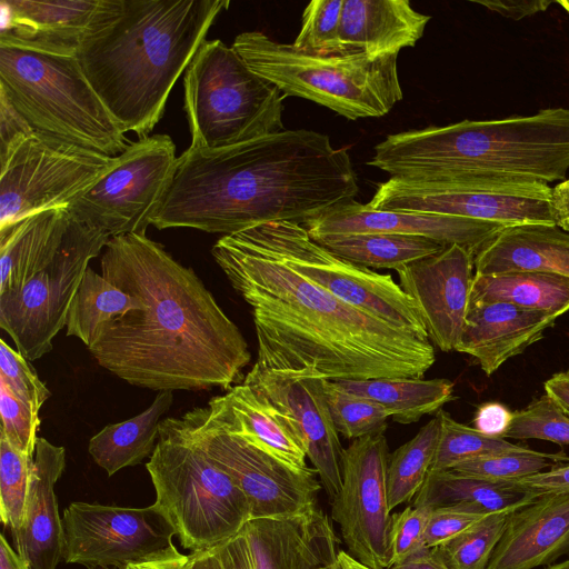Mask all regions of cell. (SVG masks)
<instances>
[{
    "label": "cell",
    "instance_id": "6",
    "mask_svg": "<svg viewBox=\"0 0 569 569\" xmlns=\"http://www.w3.org/2000/svg\"><path fill=\"white\" fill-rule=\"evenodd\" d=\"M0 91L37 132L110 157L129 146L76 54L0 41Z\"/></svg>",
    "mask_w": 569,
    "mask_h": 569
},
{
    "label": "cell",
    "instance_id": "8",
    "mask_svg": "<svg viewBox=\"0 0 569 569\" xmlns=\"http://www.w3.org/2000/svg\"><path fill=\"white\" fill-rule=\"evenodd\" d=\"M146 468L156 490L154 505L192 552L221 546L251 519L246 495L182 433L174 417L161 420Z\"/></svg>",
    "mask_w": 569,
    "mask_h": 569
},
{
    "label": "cell",
    "instance_id": "25",
    "mask_svg": "<svg viewBox=\"0 0 569 569\" xmlns=\"http://www.w3.org/2000/svg\"><path fill=\"white\" fill-rule=\"evenodd\" d=\"M569 553V492L547 495L508 515L488 569H533Z\"/></svg>",
    "mask_w": 569,
    "mask_h": 569
},
{
    "label": "cell",
    "instance_id": "43",
    "mask_svg": "<svg viewBox=\"0 0 569 569\" xmlns=\"http://www.w3.org/2000/svg\"><path fill=\"white\" fill-rule=\"evenodd\" d=\"M505 439H539L569 445V416L547 395L515 411Z\"/></svg>",
    "mask_w": 569,
    "mask_h": 569
},
{
    "label": "cell",
    "instance_id": "3",
    "mask_svg": "<svg viewBox=\"0 0 569 569\" xmlns=\"http://www.w3.org/2000/svg\"><path fill=\"white\" fill-rule=\"evenodd\" d=\"M358 192L346 149L326 133L282 130L220 148L190 146L150 224L229 236L272 221L303 223Z\"/></svg>",
    "mask_w": 569,
    "mask_h": 569
},
{
    "label": "cell",
    "instance_id": "14",
    "mask_svg": "<svg viewBox=\"0 0 569 569\" xmlns=\"http://www.w3.org/2000/svg\"><path fill=\"white\" fill-rule=\"evenodd\" d=\"M109 240L107 233L74 216L53 259L20 291L0 296V327L26 359L38 360L53 349V338L66 327L70 303L90 260Z\"/></svg>",
    "mask_w": 569,
    "mask_h": 569
},
{
    "label": "cell",
    "instance_id": "51",
    "mask_svg": "<svg viewBox=\"0 0 569 569\" xmlns=\"http://www.w3.org/2000/svg\"><path fill=\"white\" fill-rule=\"evenodd\" d=\"M214 549L222 569H256L244 529Z\"/></svg>",
    "mask_w": 569,
    "mask_h": 569
},
{
    "label": "cell",
    "instance_id": "36",
    "mask_svg": "<svg viewBox=\"0 0 569 569\" xmlns=\"http://www.w3.org/2000/svg\"><path fill=\"white\" fill-rule=\"evenodd\" d=\"M441 431L438 415L389 458L387 492L390 510L410 501L422 487L435 459Z\"/></svg>",
    "mask_w": 569,
    "mask_h": 569
},
{
    "label": "cell",
    "instance_id": "18",
    "mask_svg": "<svg viewBox=\"0 0 569 569\" xmlns=\"http://www.w3.org/2000/svg\"><path fill=\"white\" fill-rule=\"evenodd\" d=\"M327 381L309 369L271 370L256 363L242 380L291 420L321 486L333 500L342 485L345 448L328 407Z\"/></svg>",
    "mask_w": 569,
    "mask_h": 569
},
{
    "label": "cell",
    "instance_id": "26",
    "mask_svg": "<svg viewBox=\"0 0 569 569\" xmlns=\"http://www.w3.org/2000/svg\"><path fill=\"white\" fill-rule=\"evenodd\" d=\"M430 18L415 10L408 0H345L339 33L341 53L398 56L422 38Z\"/></svg>",
    "mask_w": 569,
    "mask_h": 569
},
{
    "label": "cell",
    "instance_id": "60",
    "mask_svg": "<svg viewBox=\"0 0 569 569\" xmlns=\"http://www.w3.org/2000/svg\"><path fill=\"white\" fill-rule=\"evenodd\" d=\"M546 569H569V559L558 563H553L547 567Z\"/></svg>",
    "mask_w": 569,
    "mask_h": 569
},
{
    "label": "cell",
    "instance_id": "55",
    "mask_svg": "<svg viewBox=\"0 0 569 569\" xmlns=\"http://www.w3.org/2000/svg\"><path fill=\"white\" fill-rule=\"evenodd\" d=\"M547 393L569 416V372L552 375L543 385Z\"/></svg>",
    "mask_w": 569,
    "mask_h": 569
},
{
    "label": "cell",
    "instance_id": "19",
    "mask_svg": "<svg viewBox=\"0 0 569 569\" xmlns=\"http://www.w3.org/2000/svg\"><path fill=\"white\" fill-rule=\"evenodd\" d=\"M475 252L448 244L397 270L399 286L416 306L430 342L456 349L470 303Z\"/></svg>",
    "mask_w": 569,
    "mask_h": 569
},
{
    "label": "cell",
    "instance_id": "53",
    "mask_svg": "<svg viewBox=\"0 0 569 569\" xmlns=\"http://www.w3.org/2000/svg\"><path fill=\"white\" fill-rule=\"evenodd\" d=\"M550 209L555 224L569 233V178L551 188Z\"/></svg>",
    "mask_w": 569,
    "mask_h": 569
},
{
    "label": "cell",
    "instance_id": "38",
    "mask_svg": "<svg viewBox=\"0 0 569 569\" xmlns=\"http://www.w3.org/2000/svg\"><path fill=\"white\" fill-rule=\"evenodd\" d=\"M566 463H569V456L563 451L549 453L528 448L522 451L468 460L449 470L492 482L507 483Z\"/></svg>",
    "mask_w": 569,
    "mask_h": 569
},
{
    "label": "cell",
    "instance_id": "7",
    "mask_svg": "<svg viewBox=\"0 0 569 569\" xmlns=\"http://www.w3.org/2000/svg\"><path fill=\"white\" fill-rule=\"evenodd\" d=\"M232 47L284 97L313 101L349 120L386 116L403 97L398 56L309 54L260 31L238 34Z\"/></svg>",
    "mask_w": 569,
    "mask_h": 569
},
{
    "label": "cell",
    "instance_id": "29",
    "mask_svg": "<svg viewBox=\"0 0 569 569\" xmlns=\"http://www.w3.org/2000/svg\"><path fill=\"white\" fill-rule=\"evenodd\" d=\"M73 219L67 207L56 208L0 232V296L20 291L53 259Z\"/></svg>",
    "mask_w": 569,
    "mask_h": 569
},
{
    "label": "cell",
    "instance_id": "58",
    "mask_svg": "<svg viewBox=\"0 0 569 569\" xmlns=\"http://www.w3.org/2000/svg\"><path fill=\"white\" fill-rule=\"evenodd\" d=\"M188 559L189 556L183 555L182 557L177 559L129 566L126 569H186Z\"/></svg>",
    "mask_w": 569,
    "mask_h": 569
},
{
    "label": "cell",
    "instance_id": "40",
    "mask_svg": "<svg viewBox=\"0 0 569 569\" xmlns=\"http://www.w3.org/2000/svg\"><path fill=\"white\" fill-rule=\"evenodd\" d=\"M508 513L497 512L435 547L449 569H488L491 556L500 541Z\"/></svg>",
    "mask_w": 569,
    "mask_h": 569
},
{
    "label": "cell",
    "instance_id": "27",
    "mask_svg": "<svg viewBox=\"0 0 569 569\" xmlns=\"http://www.w3.org/2000/svg\"><path fill=\"white\" fill-rule=\"evenodd\" d=\"M211 418L243 435L296 469L308 468L306 451L291 420L266 397L241 382L209 400Z\"/></svg>",
    "mask_w": 569,
    "mask_h": 569
},
{
    "label": "cell",
    "instance_id": "11",
    "mask_svg": "<svg viewBox=\"0 0 569 569\" xmlns=\"http://www.w3.org/2000/svg\"><path fill=\"white\" fill-rule=\"evenodd\" d=\"M247 230L287 266L341 301L429 339L416 306L391 274L333 254L299 222L272 221Z\"/></svg>",
    "mask_w": 569,
    "mask_h": 569
},
{
    "label": "cell",
    "instance_id": "10",
    "mask_svg": "<svg viewBox=\"0 0 569 569\" xmlns=\"http://www.w3.org/2000/svg\"><path fill=\"white\" fill-rule=\"evenodd\" d=\"M182 433L228 473L249 500L251 519L286 518L317 507L321 482L313 468L296 469L194 407L174 417Z\"/></svg>",
    "mask_w": 569,
    "mask_h": 569
},
{
    "label": "cell",
    "instance_id": "21",
    "mask_svg": "<svg viewBox=\"0 0 569 569\" xmlns=\"http://www.w3.org/2000/svg\"><path fill=\"white\" fill-rule=\"evenodd\" d=\"M256 569H317L338 560L340 539L320 508L244 526Z\"/></svg>",
    "mask_w": 569,
    "mask_h": 569
},
{
    "label": "cell",
    "instance_id": "59",
    "mask_svg": "<svg viewBox=\"0 0 569 569\" xmlns=\"http://www.w3.org/2000/svg\"><path fill=\"white\" fill-rule=\"evenodd\" d=\"M338 561L341 569H371L355 558H352L347 551L340 550L338 553Z\"/></svg>",
    "mask_w": 569,
    "mask_h": 569
},
{
    "label": "cell",
    "instance_id": "47",
    "mask_svg": "<svg viewBox=\"0 0 569 569\" xmlns=\"http://www.w3.org/2000/svg\"><path fill=\"white\" fill-rule=\"evenodd\" d=\"M488 515L467 505H448L430 510L426 531V547H438L457 537Z\"/></svg>",
    "mask_w": 569,
    "mask_h": 569
},
{
    "label": "cell",
    "instance_id": "49",
    "mask_svg": "<svg viewBox=\"0 0 569 569\" xmlns=\"http://www.w3.org/2000/svg\"><path fill=\"white\" fill-rule=\"evenodd\" d=\"M513 488L536 497L569 492V463L555 467L511 482Z\"/></svg>",
    "mask_w": 569,
    "mask_h": 569
},
{
    "label": "cell",
    "instance_id": "61",
    "mask_svg": "<svg viewBox=\"0 0 569 569\" xmlns=\"http://www.w3.org/2000/svg\"><path fill=\"white\" fill-rule=\"evenodd\" d=\"M317 569H341V568H340L339 561H338V560H336V561H333V562H331V563H328V565L321 566V567H319V568H317Z\"/></svg>",
    "mask_w": 569,
    "mask_h": 569
},
{
    "label": "cell",
    "instance_id": "1",
    "mask_svg": "<svg viewBox=\"0 0 569 569\" xmlns=\"http://www.w3.org/2000/svg\"><path fill=\"white\" fill-rule=\"evenodd\" d=\"M101 274L143 307L100 329L90 353L132 386L156 391L230 389L248 343L193 269L146 233L110 238Z\"/></svg>",
    "mask_w": 569,
    "mask_h": 569
},
{
    "label": "cell",
    "instance_id": "16",
    "mask_svg": "<svg viewBox=\"0 0 569 569\" xmlns=\"http://www.w3.org/2000/svg\"><path fill=\"white\" fill-rule=\"evenodd\" d=\"M62 527L63 560L88 569H126L183 556L173 543V527L154 503L132 508L72 502Z\"/></svg>",
    "mask_w": 569,
    "mask_h": 569
},
{
    "label": "cell",
    "instance_id": "5",
    "mask_svg": "<svg viewBox=\"0 0 569 569\" xmlns=\"http://www.w3.org/2000/svg\"><path fill=\"white\" fill-rule=\"evenodd\" d=\"M368 164L408 180L492 177L549 184L569 170V108L387 136Z\"/></svg>",
    "mask_w": 569,
    "mask_h": 569
},
{
    "label": "cell",
    "instance_id": "31",
    "mask_svg": "<svg viewBox=\"0 0 569 569\" xmlns=\"http://www.w3.org/2000/svg\"><path fill=\"white\" fill-rule=\"evenodd\" d=\"M537 498L532 493L513 488L509 483L460 475L452 470L429 471L416 495V507L430 509L448 505H467L483 515L511 513Z\"/></svg>",
    "mask_w": 569,
    "mask_h": 569
},
{
    "label": "cell",
    "instance_id": "34",
    "mask_svg": "<svg viewBox=\"0 0 569 569\" xmlns=\"http://www.w3.org/2000/svg\"><path fill=\"white\" fill-rule=\"evenodd\" d=\"M312 239L333 254L358 266L396 271L447 246L425 237L395 233L328 234Z\"/></svg>",
    "mask_w": 569,
    "mask_h": 569
},
{
    "label": "cell",
    "instance_id": "23",
    "mask_svg": "<svg viewBox=\"0 0 569 569\" xmlns=\"http://www.w3.org/2000/svg\"><path fill=\"white\" fill-rule=\"evenodd\" d=\"M557 317L506 302L469 303L456 351L473 357L487 376L543 337Z\"/></svg>",
    "mask_w": 569,
    "mask_h": 569
},
{
    "label": "cell",
    "instance_id": "45",
    "mask_svg": "<svg viewBox=\"0 0 569 569\" xmlns=\"http://www.w3.org/2000/svg\"><path fill=\"white\" fill-rule=\"evenodd\" d=\"M0 380L38 415L42 405L51 396L29 360L3 339L0 340Z\"/></svg>",
    "mask_w": 569,
    "mask_h": 569
},
{
    "label": "cell",
    "instance_id": "2",
    "mask_svg": "<svg viewBox=\"0 0 569 569\" xmlns=\"http://www.w3.org/2000/svg\"><path fill=\"white\" fill-rule=\"evenodd\" d=\"M211 253L252 309L259 367L309 369L329 381H357L422 378L435 363L429 339L341 301L247 229L222 236Z\"/></svg>",
    "mask_w": 569,
    "mask_h": 569
},
{
    "label": "cell",
    "instance_id": "44",
    "mask_svg": "<svg viewBox=\"0 0 569 569\" xmlns=\"http://www.w3.org/2000/svg\"><path fill=\"white\" fill-rule=\"evenodd\" d=\"M0 438H4L13 448L33 458L40 426L39 415L17 398L2 380H0Z\"/></svg>",
    "mask_w": 569,
    "mask_h": 569
},
{
    "label": "cell",
    "instance_id": "50",
    "mask_svg": "<svg viewBox=\"0 0 569 569\" xmlns=\"http://www.w3.org/2000/svg\"><path fill=\"white\" fill-rule=\"evenodd\" d=\"M513 412L500 402H486L478 407L475 418L473 428L481 433L503 438L508 431Z\"/></svg>",
    "mask_w": 569,
    "mask_h": 569
},
{
    "label": "cell",
    "instance_id": "33",
    "mask_svg": "<svg viewBox=\"0 0 569 569\" xmlns=\"http://www.w3.org/2000/svg\"><path fill=\"white\" fill-rule=\"evenodd\" d=\"M340 388L382 405L393 421L409 425L437 412L453 399V382L446 378H382L335 381Z\"/></svg>",
    "mask_w": 569,
    "mask_h": 569
},
{
    "label": "cell",
    "instance_id": "24",
    "mask_svg": "<svg viewBox=\"0 0 569 569\" xmlns=\"http://www.w3.org/2000/svg\"><path fill=\"white\" fill-rule=\"evenodd\" d=\"M103 0H1L0 41L62 54L77 50Z\"/></svg>",
    "mask_w": 569,
    "mask_h": 569
},
{
    "label": "cell",
    "instance_id": "15",
    "mask_svg": "<svg viewBox=\"0 0 569 569\" xmlns=\"http://www.w3.org/2000/svg\"><path fill=\"white\" fill-rule=\"evenodd\" d=\"M178 157L172 139L152 134L129 143L111 168L67 208L110 238L146 233Z\"/></svg>",
    "mask_w": 569,
    "mask_h": 569
},
{
    "label": "cell",
    "instance_id": "54",
    "mask_svg": "<svg viewBox=\"0 0 569 569\" xmlns=\"http://www.w3.org/2000/svg\"><path fill=\"white\" fill-rule=\"evenodd\" d=\"M391 569H449L435 547H423Z\"/></svg>",
    "mask_w": 569,
    "mask_h": 569
},
{
    "label": "cell",
    "instance_id": "12",
    "mask_svg": "<svg viewBox=\"0 0 569 569\" xmlns=\"http://www.w3.org/2000/svg\"><path fill=\"white\" fill-rule=\"evenodd\" d=\"M551 187L546 183L492 177L408 180L389 178L368 204L400 210L465 217L507 226L555 224Z\"/></svg>",
    "mask_w": 569,
    "mask_h": 569
},
{
    "label": "cell",
    "instance_id": "4",
    "mask_svg": "<svg viewBox=\"0 0 569 569\" xmlns=\"http://www.w3.org/2000/svg\"><path fill=\"white\" fill-rule=\"evenodd\" d=\"M228 0H103L79 64L127 133L148 137Z\"/></svg>",
    "mask_w": 569,
    "mask_h": 569
},
{
    "label": "cell",
    "instance_id": "13",
    "mask_svg": "<svg viewBox=\"0 0 569 569\" xmlns=\"http://www.w3.org/2000/svg\"><path fill=\"white\" fill-rule=\"evenodd\" d=\"M114 157L34 131L0 161V232L32 214L68 207Z\"/></svg>",
    "mask_w": 569,
    "mask_h": 569
},
{
    "label": "cell",
    "instance_id": "48",
    "mask_svg": "<svg viewBox=\"0 0 569 569\" xmlns=\"http://www.w3.org/2000/svg\"><path fill=\"white\" fill-rule=\"evenodd\" d=\"M34 130L0 91V161Z\"/></svg>",
    "mask_w": 569,
    "mask_h": 569
},
{
    "label": "cell",
    "instance_id": "20",
    "mask_svg": "<svg viewBox=\"0 0 569 569\" xmlns=\"http://www.w3.org/2000/svg\"><path fill=\"white\" fill-rule=\"evenodd\" d=\"M311 238L346 233L419 236L443 244H460L475 254L505 226L465 217L376 210L355 199L333 206L301 223Z\"/></svg>",
    "mask_w": 569,
    "mask_h": 569
},
{
    "label": "cell",
    "instance_id": "32",
    "mask_svg": "<svg viewBox=\"0 0 569 569\" xmlns=\"http://www.w3.org/2000/svg\"><path fill=\"white\" fill-rule=\"evenodd\" d=\"M506 302L557 318L569 311V278L532 271L475 273L470 303Z\"/></svg>",
    "mask_w": 569,
    "mask_h": 569
},
{
    "label": "cell",
    "instance_id": "52",
    "mask_svg": "<svg viewBox=\"0 0 569 569\" xmlns=\"http://www.w3.org/2000/svg\"><path fill=\"white\" fill-rule=\"evenodd\" d=\"M472 2L516 21L546 11L556 3L549 0H473Z\"/></svg>",
    "mask_w": 569,
    "mask_h": 569
},
{
    "label": "cell",
    "instance_id": "35",
    "mask_svg": "<svg viewBox=\"0 0 569 569\" xmlns=\"http://www.w3.org/2000/svg\"><path fill=\"white\" fill-rule=\"evenodd\" d=\"M142 307L138 297L126 293L88 267L69 307L67 336L77 337L89 348L102 327Z\"/></svg>",
    "mask_w": 569,
    "mask_h": 569
},
{
    "label": "cell",
    "instance_id": "28",
    "mask_svg": "<svg viewBox=\"0 0 569 569\" xmlns=\"http://www.w3.org/2000/svg\"><path fill=\"white\" fill-rule=\"evenodd\" d=\"M475 273L532 271L569 278V233L556 224L507 226L475 254Z\"/></svg>",
    "mask_w": 569,
    "mask_h": 569
},
{
    "label": "cell",
    "instance_id": "17",
    "mask_svg": "<svg viewBox=\"0 0 569 569\" xmlns=\"http://www.w3.org/2000/svg\"><path fill=\"white\" fill-rule=\"evenodd\" d=\"M389 458L385 433L352 440L343 451L341 489L331 500L347 552L371 569H390Z\"/></svg>",
    "mask_w": 569,
    "mask_h": 569
},
{
    "label": "cell",
    "instance_id": "42",
    "mask_svg": "<svg viewBox=\"0 0 569 569\" xmlns=\"http://www.w3.org/2000/svg\"><path fill=\"white\" fill-rule=\"evenodd\" d=\"M345 0H313L307 4L292 46L309 54H342L339 33Z\"/></svg>",
    "mask_w": 569,
    "mask_h": 569
},
{
    "label": "cell",
    "instance_id": "56",
    "mask_svg": "<svg viewBox=\"0 0 569 569\" xmlns=\"http://www.w3.org/2000/svg\"><path fill=\"white\" fill-rule=\"evenodd\" d=\"M186 569H222L216 549L192 552Z\"/></svg>",
    "mask_w": 569,
    "mask_h": 569
},
{
    "label": "cell",
    "instance_id": "9",
    "mask_svg": "<svg viewBox=\"0 0 569 569\" xmlns=\"http://www.w3.org/2000/svg\"><path fill=\"white\" fill-rule=\"evenodd\" d=\"M183 87L191 147L220 148L284 130V96L219 39L201 43Z\"/></svg>",
    "mask_w": 569,
    "mask_h": 569
},
{
    "label": "cell",
    "instance_id": "46",
    "mask_svg": "<svg viewBox=\"0 0 569 569\" xmlns=\"http://www.w3.org/2000/svg\"><path fill=\"white\" fill-rule=\"evenodd\" d=\"M430 508L409 506L392 515L389 533V568L406 560L425 545Z\"/></svg>",
    "mask_w": 569,
    "mask_h": 569
},
{
    "label": "cell",
    "instance_id": "22",
    "mask_svg": "<svg viewBox=\"0 0 569 569\" xmlns=\"http://www.w3.org/2000/svg\"><path fill=\"white\" fill-rule=\"evenodd\" d=\"M64 467V448L38 437L24 520L11 535L13 549L29 569H56L63 558V527L54 485Z\"/></svg>",
    "mask_w": 569,
    "mask_h": 569
},
{
    "label": "cell",
    "instance_id": "62",
    "mask_svg": "<svg viewBox=\"0 0 569 569\" xmlns=\"http://www.w3.org/2000/svg\"><path fill=\"white\" fill-rule=\"evenodd\" d=\"M569 16V0H558L556 1Z\"/></svg>",
    "mask_w": 569,
    "mask_h": 569
},
{
    "label": "cell",
    "instance_id": "57",
    "mask_svg": "<svg viewBox=\"0 0 569 569\" xmlns=\"http://www.w3.org/2000/svg\"><path fill=\"white\" fill-rule=\"evenodd\" d=\"M0 569H29L4 535H1L0 539Z\"/></svg>",
    "mask_w": 569,
    "mask_h": 569
},
{
    "label": "cell",
    "instance_id": "39",
    "mask_svg": "<svg viewBox=\"0 0 569 569\" xmlns=\"http://www.w3.org/2000/svg\"><path fill=\"white\" fill-rule=\"evenodd\" d=\"M326 397L333 425L346 439L385 433L390 412L379 402L327 381Z\"/></svg>",
    "mask_w": 569,
    "mask_h": 569
},
{
    "label": "cell",
    "instance_id": "41",
    "mask_svg": "<svg viewBox=\"0 0 569 569\" xmlns=\"http://www.w3.org/2000/svg\"><path fill=\"white\" fill-rule=\"evenodd\" d=\"M33 458L0 438V517L11 535L24 520Z\"/></svg>",
    "mask_w": 569,
    "mask_h": 569
},
{
    "label": "cell",
    "instance_id": "37",
    "mask_svg": "<svg viewBox=\"0 0 569 569\" xmlns=\"http://www.w3.org/2000/svg\"><path fill=\"white\" fill-rule=\"evenodd\" d=\"M437 415L441 421V431L430 471L449 470L468 460L528 449L505 438L486 436L456 421L445 410H439Z\"/></svg>",
    "mask_w": 569,
    "mask_h": 569
},
{
    "label": "cell",
    "instance_id": "30",
    "mask_svg": "<svg viewBox=\"0 0 569 569\" xmlns=\"http://www.w3.org/2000/svg\"><path fill=\"white\" fill-rule=\"evenodd\" d=\"M172 402V391H159L152 403L139 415L102 428L88 445L94 462L112 476L150 457L159 439L161 417Z\"/></svg>",
    "mask_w": 569,
    "mask_h": 569
}]
</instances>
